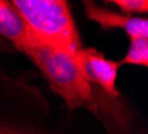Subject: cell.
Instances as JSON below:
<instances>
[{"instance_id": "9", "label": "cell", "mask_w": 148, "mask_h": 134, "mask_svg": "<svg viewBox=\"0 0 148 134\" xmlns=\"http://www.w3.org/2000/svg\"><path fill=\"white\" fill-rule=\"evenodd\" d=\"M4 50H7V43L3 38H0V51H4Z\"/></svg>"}, {"instance_id": "6", "label": "cell", "mask_w": 148, "mask_h": 134, "mask_svg": "<svg viewBox=\"0 0 148 134\" xmlns=\"http://www.w3.org/2000/svg\"><path fill=\"white\" fill-rule=\"evenodd\" d=\"M120 63L136 66H148V38L130 39V47Z\"/></svg>"}, {"instance_id": "1", "label": "cell", "mask_w": 148, "mask_h": 134, "mask_svg": "<svg viewBox=\"0 0 148 134\" xmlns=\"http://www.w3.org/2000/svg\"><path fill=\"white\" fill-rule=\"evenodd\" d=\"M48 79L51 89L62 97L71 110L87 107L97 115L93 89L80 71L75 55L48 44L31 42L23 50Z\"/></svg>"}, {"instance_id": "3", "label": "cell", "mask_w": 148, "mask_h": 134, "mask_svg": "<svg viewBox=\"0 0 148 134\" xmlns=\"http://www.w3.org/2000/svg\"><path fill=\"white\" fill-rule=\"evenodd\" d=\"M80 71L92 87H100L111 98H119L120 93L116 87L117 72L121 63L106 58L96 48L82 47L75 55Z\"/></svg>"}, {"instance_id": "5", "label": "cell", "mask_w": 148, "mask_h": 134, "mask_svg": "<svg viewBox=\"0 0 148 134\" xmlns=\"http://www.w3.org/2000/svg\"><path fill=\"white\" fill-rule=\"evenodd\" d=\"M0 36L10 40L19 51L29 43L25 22L11 1L0 0Z\"/></svg>"}, {"instance_id": "2", "label": "cell", "mask_w": 148, "mask_h": 134, "mask_svg": "<svg viewBox=\"0 0 148 134\" xmlns=\"http://www.w3.org/2000/svg\"><path fill=\"white\" fill-rule=\"evenodd\" d=\"M29 34V40L76 55L82 42L69 6L64 0H14Z\"/></svg>"}, {"instance_id": "4", "label": "cell", "mask_w": 148, "mask_h": 134, "mask_svg": "<svg viewBox=\"0 0 148 134\" xmlns=\"http://www.w3.org/2000/svg\"><path fill=\"white\" fill-rule=\"evenodd\" d=\"M88 19L99 23L104 28H121L130 39L148 38V19L140 16H128L97 7L92 1H84Z\"/></svg>"}, {"instance_id": "7", "label": "cell", "mask_w": 148, "mask_h": 134, "mask_svg": "<svg viewBox=\"0 0 148 134\" xmlns=\"http://www.w3.org/2000/svg\"><path fill=\"white\" fill-rule=\"evenodd\" d=\"M111 3L116 4L124 12V15H128V16L134 14H147L148 11L147 0H114Z\"/></svg>"}, {"instance_id": "8", "label": "cell", "mask_w": 148, "mask_h": 134, "mask_svg": "<svg viewBox=\"0 0 148 134\" xmlns=\"http://www.w3.org/2000/svg\"><path fill=\"white\" fill-rule=\"evenodd\" d=\"M0 134H28L23 131H15V130H0Z\"/></svg>"}]
</instances>
